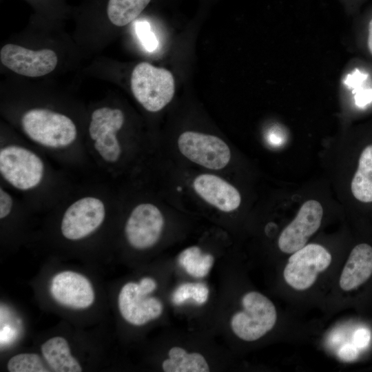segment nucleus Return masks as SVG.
I'll return each mask as SVG.
<instances>
[{
  "label": "nucleus",
  "mask_w": 372,
  "mask_h": 372,
  "mask_svg": "<svg viewBox=\"0 0 372 372\" xmlns=\"http://www.w3.org/2000/svg\"><path fill=\"white\" fill-rule=\"evenodd\" d=\"M10 372H46L41 357L36 353H23L12 357L7 364Z\"/></svg>",
  "instance_id": "22"
},
{
  "label": "nucleus",
  "mask_w": 372,
  "mask_h": 372,
  "mask_svg": "<svg viewBox=\"0 0 372 372\" xmlns=\"http://www.w3.org/2000/svg\"><path fill=\"white\" fill-rule=\"evenodd\" d=\"M43 358L49 366L56 372H80L82 367L72 355L68 341L55 336L46 340L41 347Z\"/></svg>",
  "instance_id": "16"
},
{
  "label": "nucleus",
  "mask_w": 372,
  "mask_h": 372,
  "mask_svg": "<svg viewBox=\"0 0 372 372\" xmlns=\"http://www.w3.org/2000/svg\"><path fill=\"white\" fill-rule=\"evenodd\" d=\"M21 123L32 141L48 148L68 147L77 136L76 127L70 118L48 109L29 110L23 114Z\"/></svg>",
  "instance_id": "1"
},
{
  "label": "nucleus",
  "mask_w": 372,
  "mask_h": 372,
  "mask_svg": "<svg viewBox=\"0 0 372 372\" xmlns=\"http://www.w3.org/2000/svg\"><path fill=\"white\" fill-rule=\"evenodd\" d=\"M351 187L356 199L363 203L372 202V145L361 153Z\"/></svg>",
  "instance_id": "18"
},
{
  "label": "nucleus",
  "mask_w": 372,
  "mask_h": 372,
  "mask_svg": "<svg viewBox=\"0 0 372 372\" xmlns=\"http://www.w3.org/2000/svg\"><path fill=\"white\" fill-rule=\"evenodd\" d=\"M164 223V217L156 206L152 203L139 204L133 209L126 221V239L136 249H149L160 239Z\"/></svg>",
  "instance_id": "10"
},
{
  "label": "nucleus",
  "mask_w": 372,
  "mask_h": 372,
  "mask_svg": "<svg viewBox=\"0 0 372 372\" xmlns=\"http://www.w3.org/2000/svg\"><path fill=\"white\" fill-rule=\"evenodd\" d=\"M136 33L145 49L148 52L154 51L158 45L155 34L151 30L149 23L146 21H139L135 25Z\"/></svg>",
  "instance_id": "23"
},
{
  "label": "nucleus",
  "mask_w": 372,
  "mask_h": 372,
  "mask_svg": "<svg viewBox=\"0 0 372 372\" xmlns=\"http://www.w3.org/2000/svg\"><path fill=\"white\" fill-rule=\"evenodd\" d=\"M13 199L9 193L2 187L0 188V218L7 217L13 207Z\"/></svg>",
  "instance_id": "25"
},
{
  "label": "nucleus",
  "mask_w": 372,
  "mask_h": 372,
  "mask_svg": "<svg viewBox=\"0 0 372 372\" xmlns=\"http://www.w3.org/2000/svg\"><path fill=\"white\" fill-rule=\"evenodd\" d=\"M1 63L15 73L29 77H39L52 72L58 58L50 49L29 50L15 44H6L0 51Z\"/></svg>",
  "instance_id": "11"
},
{
  "label": "nucleus",
  "mask_w": 372,
  "mask_h": 372,
  "mask_svg": "<svg viewBox=\"0 0 372 372\" xmlns=\"http://www.w3.org/2000/svg\"><path fill=\"white\" fill-rule=\"evenodd\" d=\"M355 103L360 107H363L372 102V88L362 87L354 92Z\"/></svg>",
  "instance_id": "27"
},
{
  "label": "nucleus",
  "mask_w": 372,
  "mask_h": 372,
  "mask_svg": "<svg viewBox=\"0 0 372 372\" xmlns=\"http://www.w3.org/2000/svg\"><path fill=\"white\" fill-rule=\"evenodd\" d=\"M370 340V331L365 328H360L355 331L353 337V344L358 349L366 348L369 345Z\"/></svg>",
  "instance_id": "28"
},
{
  "label": "nucleus",
  "mask_w": 372,
  "mask_h": 372,
  "mask_svg": "<svg viewBox=\"0 0 372 372\" xmlns=\"http://www.w3.org/2000/svg\"><path fill=\"white\" fill-rule=\"evenodd\" d=\"M179 265L190 276L203 278L207 276L214 264V256L203 252L198 246L189 247L178 256Z\"/></svg>",
  "instance_id": "20"
},
{
  "label": "nucleus",
  "mask_w": 372,
  "mask_h": 372,
  "mask_svg": "<svg viewBox=\"0 0 372 372\" xmlns=\"http://www.w3.org/2000/svg\"><path fill=\"white\" fill-rule=\"evenodd\" d=\"M105 215V206L100 198L94 196L79 198L64 212L61 223V234L70 240L83 239L102 225Z\"/></svg>",
  "instance_id": "8"
},
{
  "label": "nucleus",
  "mask_w": 372,
  "mask_h": 372,
  "mask_svg": "<svg viewBox=\"0 0 372 372\" xmlns=\"http://www.w3.org/2000/svg\"><path fill=\"white\" fill-rule=\"evenodd\" d=\"M196 192L206 202L218 209L229 212L241 202L239 192L225 180L213 174L198 176L193 183Z\"/></svg>",
  "instance_id": "14"
},
{
  "label": "nucleus",
  "mask_w": 372,
  "mask_h": 372,
  "mask_svg": "<svg viewBox=\"0 0 372 372\" xmlns=\"http://www.w3.org/2000/svg\"><path fill=\"white\" fill-rule=\"evenodd\" d=\"M358 355V348L349 343L342 345L338 352L339 358L344 362L354 361L357 359Z\"/></svg>",
  "instance_id": "26"
},
{
  "label": "nucleus",
  "mask_w": 372,
  "mask_h": 372,
  "mask_svg": "<svg viewBox=\"0 0 372 372\" xmlns=\"http://www.w3.org/2000/svg\"><path fill=\"white\" fill-rule=\"evenodd\" d=\"M124 121L123 112L117 108L103 107L92 114L89 134L95 150L107 163H116L121 157L122 149L116 134Z\"/></svg>",
  "instance_id": "7"
},
{
  "label": "nucleus",
  "mask_w": 372,
  "mask_h": 372,
  "mask_svg": "<svg viewBox=\"0 0 372 372\" xmlns=\"http://www.w3.org/2000/svg\"><path fill=\"white\" fill-rule=\"evenodd\" d=\"M323 216L321 204L315 200L306 201L295 218L282 230L278 247L284 253L293 254L303 247L319 229Z\"/></svg>",
  "instance_id": "12"
},
{
  "label": "nucleus",
  "mask_w": 372,
  "mask_h": 372,
  "mask_svg": "<svg viewBox=\"0 0 372 372\" xmlns=\"http://www.w3.org/2000/svg\"><path fill=\"white\" fill-rule=\"evenodd\" d=\"M131 90L135 99L146 110L158 112L174 96V79L169 70L142 62L136 65L132 72Z\"/></svg>",
  "instance_id": "2"
},
{
  "label": "nucleus",
  "mask_w": 372,
  "mask_h": 372,
  "mask_svg": "<svg viewBox=\"0 0 372 372\" xmlns=\"http://www.w3.org/2000/svg\"><path fill=\"white\" fill-rule=\"evenodd\" d=\"M156 287V280L150 277L143 278L138 282H127L122 287L118 296V306L125 321L141 326L161 316L162 302L149 296Z\"/></svg>",
  "instance_id": "5"
},
{
  "label": "nucleus",
  "mask_w": 372,
  "mask_h": 372,
  "mask_svg": "<svg viewBox=\"0 0 372 372\" xmlns=\"http://www.w3.org/2000/svg\"><path fill=\"white\" fill-rule=\"evenodd\" d=\"M368 48L372 54V19L369 24V35H368Z\"/></svg>",
  "instance_id": "29"
},
{
  "label": "nucleus",
  "mask_w": 372,
  "mask_h": 372,
  "mask_svg": "<svg viewBox=\"0 0 372 372\" xmlns=\"http://www.w3.org/2000/svg\"><path fill=\"white\" fill-rule=\"evenodd\" d=\"M151 0H109L107 14L110 22L118 27L136 19Z\"/></svg>",
  "instance_id": "19"
},
{
  "label": "nucleus",
  "mask_w": 372,
  "mask_h": 372,
  "mask_svg": "<svg viewBox=\"0 0 372 372\" xmlns=\"http://www.w3.org/2000/svg\"><path fill=\"white\" fill-rule=\"evenodd\" d=\"M331 262V255L323 246L309 244L290 256L283 276L285 282L296 290H305L316 282L318 273L327 269Z\"/></svg>",
  "instance_id": "6"
},
{
  "label": "nucleus",
  "mask_w": 372,
  "mask_h": 372,
  "mask_svg": "<svg viewBox=\"0 0 372 372\" xmlns=\"http://www.w3.org/2000/svg\"><path fill=\"white\" fill-rule=\"evenodd\" d=\"M242 310L236 312L230 320L233 333L240 339L255 341L271 331L277 320L273 303L258 291L245 293L241 300Z\"/></svg>",
  "instance_id": "3"
},
{
  "label": "nucleus",
  "mask_w": 372,
  "mask_h": 372,
  "mask_svg": "<svg viewBox=\"0 0 372 372\" xmlns=\"http://www.w3.org/2000/svg\"><path fill=\"white\" fill-rule=\"evenodd\" d=\"M178 146L183 156L208 169H222L231 158L228 145L213 135L187 131L179 136Z\"/></svg>",
  "instance_id": "9"
},
{
  "label": "nucleus",
  "mask_w": 372,
  "mask_h": 372,
  "mask_svg": "<svg viewBox=\"0 0 372 372\" xmlns=\"http://www.w3.org/2000/svg\"><path fill=\"white\" fill-rule=\"evenodd\" d=\"M45 165L42 159L32 150L17 145H9L0 150V174L17 189L28 191L42 181Z\"/></svg>",
  "instance_id": "4"
},
{
  "label": "nucleus",
  "mask_w": 372,
  "mask_h": 372,
  "mask_svg": "<svg viewBox=\"0 0 372 372\" xmlns=\"http://www.w3.org/2000/svg\"><path fill=\"white\" fill-rule=\"evenodd\" d=\"M209 289L201 282H185L180 285L173 292L172 300L174 304L179 305L192 299L198 304L205 303L208 299Z\"/></svg>",
  "instance_id": "21"
},
{
  "label": "nucleus",
  "mask_w": 372,
  "mask_h": 372,
  "mask_svg": "<svg viewBox=\"0 0 372 372\" xmlns=\"http://www.w3.org/2000/svg\"><path fill=\"white\" fill-rule=\"evenodd\" d=\"M50 293L59 304L75 309L90 307L95 299L94 291L90 280L72 271H61L52 279Z\"/></svg>",
  "instance_id": "13"
},
{
  "label": "nucleus",
  "mask_w": 372,
  "mask_h": 372,
  "mask_svg": "<svg viewBox=\"0 0 372 372\" xmlns=\"http://www.w3.org/2000/svg\"><path fill=\"white\" fill-rule=\"evenodd\" d=\"M369 77L367 73L361 72L358 69H355L348 74L343 81L344 84L352 92L362 87Z\"/></svg>",
  "instance_id": "24"
},
{
  "label": "nucleus",
  "mask_w": 372,
  "mask_h": 372,
  "mask_svg": "<svg viewBox=\"0 0 372 372\" xmlns=\"http://www.w3.org/2000/svg\"><path fill=\"white\" fill-rule=\"evenodd\" d=\"M372 275V247L366 243L356 245L351 251L340 278L344 291L353 290Z\"/></svg>",
  "instance_id": "15"
},
{
  "label": "nucleus",
  "mask_w": 372,
  "mask_h": 372,
  "mask_svg": "<svg viewBox=\"0 0 372 372\" xmlns=\"http://www.w3.org/2000/svg\"><path fill=\"white\" fill-rule=\"evenodd\" d=\"M165 372H207L209 366L205 358L198 352H188L180 347H173L168 351V358L163 360Z\"/></svg>",
  "instance_id": "17"
}]
</instances>
